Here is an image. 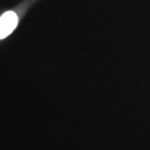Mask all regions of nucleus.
I'll list each match as a JSON object with an SVG mask.
<instances>
[{
	"mask_svg": "<svg viewBox=\"0 0 150 150\" xmlns=\"http://www.w3.org/2000/svg\"><path fill=\"white\" fill-rule=\"evenodd\" d=\"M18 25V16L15 13L8 11L0 16V39L6 38Z\"/></svg>",
	"mask_w": 150,
	"mask_h": 150,
	"instance_id": "f257e3e1",
	"label": "nucleus"
}]
</instances>
